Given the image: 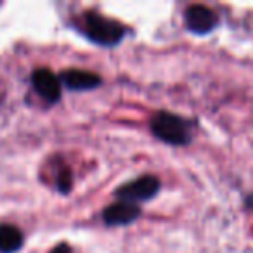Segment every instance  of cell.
<instances>
[{"label": "cell", "instance_id": "cell-1", "mask_svg": "<svg viewBox=\"0 0 253 253\" xmlns=\"http://www.w3.org/2000/svg\"><path fill=\"white\" fill-rule=\"evenodd\" d=\"M151 130L160 141L172 146L189 144L193 139V126L189 122L172 113L160 111L153 116Z\"/></svg>", "mask_w": 253, "mask_h": 253}, {"label": "cell", "instance_id": "cell-2", "mask_svg": "<svg viewBox=\"0 0 253 253\" xmlns=\"http://www.w3.org/2000/svg\"><path fill=\"white\" fill-rule=\"evenodd\" d=\"M84 28L88 40L104 47L116 45L125 37V28L118 21H113V19H108L101 14L85 16Z\"/></svg>", "mask_w": 253, "mask_h": 253}, {"label": "cell", "instance_id": "cell-3", "mask_svg": "<svg viewBox=\"0 0 253 253\" xmlns=\"http://www.w3.org/2000/svg\"><path fill=\"white\" fill-rule=\"evenodd\" d=\"M160 187V180L153 175H142L139 179H134L132 182L123 184L122 187L115 191V196L120 201H125V203H139V201H148L151 198H155L158 194Z\"/></svg>", "mask_w": 253, "mask_h": 253}, {"label": "cell", "instance_id": "cell-4", "mask_svg": "<svg viewBox=\"0 0 253 253\" xmlns=\"http://www.w3.org/2000/svg\"><path fill=\"white\" fill-rule=\"evenodd\" d=\"M184 21H186L187 30L196 35H207L213 32L218 25L217 14L205 5H191L184 14Z\"/></svg>", "mask_w": 253, "mask_h": 253}, {"label": "cell", "instance_id": "cell-5", "mask_svg": "<svg viewBox=\"0 0 253 253\" xmlns=\"http://www.w3.org/2000/svg\"><path fill=\"white\" fill-rule=\"evenodd\" d=\"M32 82H33V88L37 90V94L43 99L45 102L49 104H56L57 101L61 99V82L52 71L49 70H37L32 77Z\"/></svg>", "mask_w": 253, "mask_h": 253}, {"label": "cell", "instance_id": "cell-6", "mask_svg": "<svg viewBox=\"0 0 253 253\" xmlns=\"http://www.w3.org/2000/svg\"><path fill=\"white\" fill-rule=\"evenodd\" d=\"M59 82L61 85H64L70 90L84 92L97 88L101 85V77L87 70H68L64 73H61Z\"/></svg>", "mask_w": 253, "mask_h": 253}, {"label": "cell", "instance_id": "cell-7", "mask_svg": "<svg viewBox=\"0 0 253 253\" xmlns=\"http://www.w3.org/2000/svg\"><path fill=\"white\" fill-rule=\"evenodd\" d=\"M139 215H141V208L137 205L125 203V201H118L115 205H109L102 211V218H104V222L108 225L132 224L135 218H139Z\"/></svg>", "mask_w": 253, "mask_h": 253}, {"label": "cell", "instance_id": "cell-8", "mask_svg": "<svg viewBox=\"0 0 253 253\" xmlns=\"http://www.w3.org/2000/svg\"><path fill=\"white\" fill-rule=\"evenodd\" d=\"M23 232L9 224L0 225V253H16L23 246Z\"/></svg>", "mask_w": 253, "mask_h": 253}, {"label": "cell", "instance_id": "cell-9", "mask_svg": "<svg viewBox=\"0 0 253 253\" xmlns=\"http://www.w3.org/2000/svg\"><path fill=\"white\" fill-rule=\"evenodd\" d=\"M57 187H59L61 193H68L71 189V172L63 170V172L57 175Z\"/></svg>", "mask_w": 253, "mask_h": 253}, {"label": "cell", "instance_id": "cell-10", "mask_svg": "<svg viewBox=\"0 0 253 253\" xmlns=\"http://www.w3.org/2000/svg\"><path fill=\"white\" fill-rule=\"evenodd\" d=\"M50 253H71V248L68 245H64V243H61V245L54 246V248L50 250Z\"/></svg>", "mask_w": 253, "mask_h": 253}, {"label": "cell", "instance_id": "cell-11", "mask_svg": "<svg viewBox=\"0 0 253 253\" xmlns=\"http://www.w3.org/2000/svg\"><path fill=\"white\" fill-rule=\"evenodd\" d=\"M246 205H248L250 208H253V194H252V196L248 198V200H246Z\"/></svg>", "mask_w": 253, "mask_h": 253}]
</instances>
